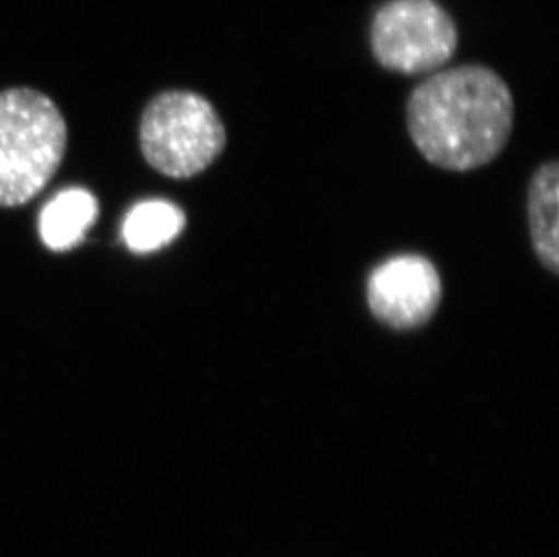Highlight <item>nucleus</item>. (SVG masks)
Segmentation results:
<instances>
[{"instance_id": "nucleus-1", "label": "nucleus", "mask_w": 559, "mask_h": 557, "mask_svg": "<svg viewBox=\"0 0 559 557\" xmlns=\"http://www.w3.org/2000/svg\"><path fill=\"white\" fill-rule=\"evenodd\" d=\"M406 121L429 164L467 173L491 164L506 149L514 98L495 69L465 63L423 80L407 98Z\"/></svg>"}, {"instance_id": "nucleus-2", "label": "nucleus", "mask_w": 559, "mask_h": 557, "mask_svg": "<svg viewBox=\"0 0 559 557\" xmlns=\"http://www.w3.org/2000/svg\"><path fill=\"white\" fill-rule=\"evenodd\" d=\"M68 151V123L48 95L29 87L0 91V206L35 200Z\"/></svg>"}, {"instance_id": "nucleus-3", "label": "nucleus", "mask_w": 559, "mask_h": 557, "mask_svg": "<svg viewBox=\"0 0 559 557\" xmlns=\"http://www.w3.org/2000/svg\"><path fill=\"white\" fill-rule=\"evenodd\" d=\"M227 147L222 116L194 91H162L143 109L140 149L148 167L165 178L205 173Z\"/></svg>"}, {"instance_id": "nucleus-4", "label": "nucleus", "mask_w": 559, "mask_h": 557, "mask_svg": "<svg viewBox=\"0 0 559 557\" xmlns=\"http://www.w3.org/2000/svg\"><path fill=\"white\" fill-rule=\"evenodd\" d=\"M374 60L393 73H437L459 48V27L437 0H388L370 27Z\"/></svg>"}, {"instance_id": "nucleus-5", "label": "nucleus", "mask_w": 559, "mask_h": 557, "mask_svg": "<svg viewBox=\"0 0 559 557\" xmlns=\"http://www.w3.org/2000/svg\"><path fill=\"white\" fill-rule=\"evenodd\" d=\"M366 299L374 319L393 330L431 321L442 300V278L429 259L415 253L380 263L368 278Z\"/></svg>"}, {"instance_id": "nucleus-6", "label": "nucleus", "mask_w": 559, "mask_h": 557, "mask_svg": "<svg viewBox=\"0 0 559 557\" xmlns=\"http://www.w3.org/2000/svg\"><path fill=\"white\" fill-rule=\"evenodd\" d=\"M559 165L549 162L534 173L528 185V230L539 263L559 274Z\"/></svg>"}, {"instance_id": "nucleus-7", "label": "nucleus", "mask_w": 559, "mask_h": 557, "mask_svg": "<svg viewBox=\"0 0 559 557\" xmlns=\"http://www.w3.org/2000/svg\"><path fill=\"white\" fill-rule=\"evenodd\" d=\"M98 200L90 190L71 187L44 205L38 216V234L53 252H66L84 239L98 220Z\"/></svg>"}, {"instance_id": "nucleus-8", "label": "nucleus", "mask_w": 559, "mask_h": 557, "mask_svg": "<svg viewBox=\"0 0 559 557\" xmlns=\"http://www.w3.org/2000/svg\"><path fill=\"white\" fill-rule=\"evenodd\" d=\"M186 212L165 200H148L132 206L123 220L122 236L134 253L156 252L186 230Z\"/></svg>"}]
</instances>
